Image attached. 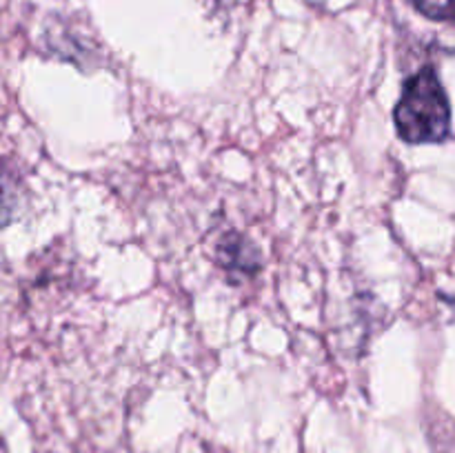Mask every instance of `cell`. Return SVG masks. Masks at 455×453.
Instances as JSON below:
<instances>
[{"instance_id": "1", "label": "cell", "mask_w": 455, "mask_h": 453, "mask_svg": "<svg viewBox=\"0 0 455 453\" xmlns=\"http://www.w3.org/2000/svg\"><path fill=\"white\" fill-rule=\"evenodd\" d=\"M394 123L409 145H435L451 136V105L434 67H422L404 83Z\"/></svg>"}, {"instance_id": "2", "label": "cell", "mask_w": 455, "mask_h": 453, "mask_svg": "<svg viewBox=\"0 0 455 453\" xmlns=\"http://www.w3.org/2000/svg\"><path fill=\"white\" fill-rule=\"evenodd\" d=\"M218 260L227 269L229 278H234V282H240L238 278H251L260 271V253L240 234H229L220 240Z\"/></svg>"}, {"instance_id": "3", "label": "cell", "mask_w": 455, "mask_h": 453, "mask_svg": "<svg viewBox=\"0 0 455 453\" xmlns=\"http://www.w3.org/2000/svg\"><path fill=\"white\" fill-rule=\"evenodd\" d=\"M413 7L431 20H455V0H411Z\"/></svg>"}]
</instances>
